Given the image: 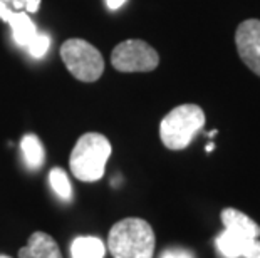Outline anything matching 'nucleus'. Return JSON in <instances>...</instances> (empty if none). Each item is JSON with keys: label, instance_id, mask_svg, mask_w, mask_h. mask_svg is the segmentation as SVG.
Segmentation results:
<instances>
[{"label": "nucleus", "instance_id": "obj_1", "mask_svg": "<svg viewBox=\"0 0 260 258\" xmlns=\"http://www.w3.org/2000/svg\"><path fill=\"white\" fill-rule=\"evenodd\" d=\"M108 248L114 258H153L154 232L146 219L124 218L113 225Z\"/></svg>", "mask_w": 260, "mask_h": 258}, {"label": "nucleus", "instance_id": "obj_2", "mask_svg": "<svg viewBox=\"0 0 260 258\" xmlns=\"http://www.w3.org/2000/svg\"><path fill=\"white\" fill-rule=\"evenodd\" d=\"M109 156H111V142L106 136L86 133L77 139L71 153V171L79 181L92 183L103 178Z\"/></svg>", "mask_w": 260, "mask_h": 258}, {"label": "nucleus", "instance_id": "obj_3", "mask_svg": "<svg viewBox=\"0 0 260 258\" xmlns=\"http://www.w3.org/2000/svg\"><path fill=\"white\" fill-rule=\"evenodd\" d=\"M205 126V113L197 104L176 106L159 123V138L171 151H181L190 146L193 138Z\"/></svg>", "mask_w": 260, "mask_h": 258}, {"label": "nucleus", "instance_id": "obj_4", "mask_svg": "<svg viewBox=\"0 0 260 258\" xmlns=\"http://www.w3.org/2000/svg\"><path fill=\"white\" fill-rule=\"evenodd\" d=\"M66 67L76 79L82 82H96L103 76L104 60L101 52L84 39H69L60 47Z\"/></svg>", "mask_w": 260, "mask_h": 258}, {"label": "nucleus", "instance_id": "obj_5", "mask_svg": "<svg viewBox=\"0 0 260 258\" xmlns=\"http://www.w3.org/2000/svg\"><path fill=\"white\" fill-rule=\"evenodd\" d=\"M111 64L119 72H151L159 65V56L148 42L129 39L114 47Z\"/></svg>", "mask_w": 260, "mask_h": 258}, {"label": "nucleus", "instance_id": "obj_6", "mask_svg": "<svg viewBox=\"0 0 260 258\" xmlns=\"http://www.w3.org/2000/svg\"><path fill=\"white\" fill-rule=\"evenodd\" d=\"M235 46L242 62L260 78V20L247 19L237 27Z\"/></svg>", "mask_w": 260, "mask_h": 258}, {"label": "nucleus", "instance_id": "obj_7", "mask_svg": "<svg viewBox=\"0 0 260 258\" xmlns=\"http://www.w3.org/2000/svg\"><path fill=\"white\" fill-rule=\"evenodd\" d=\"M0 19L5 20L12 29V37L17 46L27 47L37 35V27L32 19L24 12H12L5 2H0Z\"/></svg>", "mask_w": 260, "mask_h": 258}, {"label": "nucleus", "instance_id": "obj_8", "mask_svg": "<svg viewBox=\"0 0 260 258\" xmlns=\"http://www.w3.org/2000/svg\"><path fill=\"white\" fill-rule=\"evenodd\" d=\"M19 258H62V253L51 235L34 232L27 245L19 250Z\"/></svg>", "mask_w": 260, "mask_h": 258}, {"label": "nucleus", "instance_id": "obj_9", "mask_svg": "<svg viewBox=\"0 0 260 258\" xmlns=\"http://www.w3.org/2000/svg\"><path fill=\"white\" fill-rule=\"evenodd\" d=\"M220 216H222L225 230H229V232H234L247 238L260 237V227L250 216H247L245 213L235 210V208H225Z\"/></svg>", "mask_w": 260, "mask_h": 258}, {"label": "nucleus", "instance_id": "obj_10", "mask_svg": "<svg viewBox=\"0 0 260 258\" xmlns=\"http://www.w3.org/2000/svg\"><path fill=\"white\" fill-rule=\"evenodd\" d=\"M20 150L24 155L25 166L30 171L42 168L44 161H46V151H44L42 142L36 134H25L20 141Z\"/></svg>", "mask_w": 260, "mask_h": 258}, {"label": "nucleus", "instance_id": "obj_11", "mask_svg": "<svg viewBox=\"0 0 260 258\" xmlns=\"http://www.w3.org/2000/svg\"><path fill=\"white\" fill-rule=\"evenodd\" d=\"M106 246L96 237H77L71 245L73 258H104Z\"/></svg>", "mask_w": 260, "mask_h": 258}, {"label": "nucleus", "instance_id": "obj_12", "mask_svg": "<svg viewBox=\"0 0 260 258\" xmlns=\"http://www.w3.org/2000/svg\"><path fill=\"white\" fill-rule=\"evenodd\" d=\"M245 240L248 238L234 232H229V230H223L215 240V245H217L218 251L225 258H242V246L245 243Z\"/></svg>", "mask_w": 260, "mask_h": 258}, {"label": "nucleus", "instance_id": "obj_13", "mask_svg": "<svg viewBox=\"0 0 260 258\" xmlns=\"http://www.w3.org/2000/svg\"><path fill=\"white\" fill-rule=\"evenodd\" d=\"M49 183H51L54 193H56L60 200L69 201L73 198V186H71V181L62 168L51 169V173H49Z\"/></svg>", "mask_w": 260, "mask_h": 258}, {"label": "nucleus", "instance_id": "obj_14", "mask_svg": "<svg viewBox=\"0 0 260 258\" xmlns=\"http://www.w3.org/2000/svg\"><path fill=\"white\" fill-rule=\"evenodd\" d=\"M49 47H51V37H49L46 32H37V35L32 39V42L27 46V51L32 57L41 59L47 54Z\"/></svg>", "mask_w": 260, "mask_h": 258}, {"label": "nucleus", "instance_id": "obj_15", "mask_svg": "<svg viewBox=\"0 0 260 258\" xmlns=\"http://www.w3.org/2000/svg\"><path fill=\"white\" fill-rule=\"evenodd\" d=\"M242 258H260V240L248 238L242 246Z\"/></svg>", "mask_w": 260, "mask_h": 258}, {"label": "nucleus", "instance_id": "obj_16", "mask_svg": "<svg viewBox=\"0 0 260 258\" xmlns=\"http://www.w3.org/2000/svg\"><path fill=\"white\" fill-rule=\"evenodd\" d=\"M0 2H7V0H0ZM15 10L27 9V12H36L41 5V0H10Z\"/></svg>", "mask_w": 260, "mask_h": 258}, {"label": "nucleus", "instance_id": "obj_17", "mask_svg": "<svg viewBox=\"0 0 260 258\" xmlns=\"http://www.w3.org/2000/svg\"><path fill=\"white\" fill-rule=\"evenodd\" d=\"M161 258H193V255L183 248H170L161 255Z\"/></svg>", "mask_w": 260, "mask_h": 258}, {"label": "nucleus", "instance_id": "obj_18", "mask_svg": "<svg viewBox=\"0 0 260 258\" xmlns=\"http://www.w3.org/2000/svg\"><path fill=\"white\" fill-rule=\"evenodd\" d=\"M124 2H126V0H106L109 10H118Z\"/></svg>", "mask_w": 260, "mask_h": 258}, {"label": "nucleus", "instance_id": "obj_19", "mask_svg": "<svg viewBox=\"0 0 260 258\" xmlns=\"http://www.w3.org/2000/svg\"><path fill=\"white\" fill-rule=\"evenodd\" d=\"M213 148H215V146L212 144V142H210V144L207 146V153H212V151H213Z\"/></svg>", "mask_w": 260, "mask_h": 258}, {"label": "nucleus", "instance_id": "obj_20", "mask_svg": "<svg viewBox=\"0 0 260 258\" xmlns=\"http://www.w3.org/2000/svg\"><path fill=\"white\" fill-rule=\"evenodd\" d=\"M0 258H9V256H5V255H0Z\"/></svg>", "mask_w": 260, "mask_h": 258}]
</instances>
